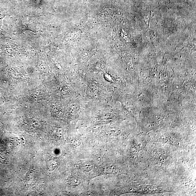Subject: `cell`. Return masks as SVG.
Here are the masks:
<instances>
[]
</instances>
